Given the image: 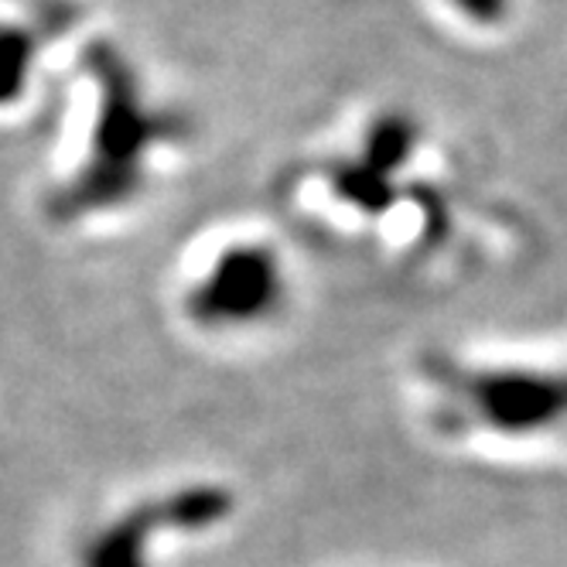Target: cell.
I'll return each mask as SVG.
<instances>
[{"label":"cell","instance_id":"2","mask_svg":"<svg viewBox=\"0 0 567 567\" xmlns=\"http://www.w3.org/2000/svg\"><path fill=\"white\" fill-rule=\"evenodd\" d=\"M239 485L216 472H182L137 485L79 530L65 567H178L236 530Z\"/></svg>","mask_w":567,"mask_h":567},{"label":"cell","instance_id":"3","mask_svg":"<svg viewBox=\"0 0 567 567\" xmlns=\"http://www.w3.org/2000/svg\"><path fill=\"white\" fill-rule=\"evenodd\" d=\"M96 75V131L90 154L59 195L62 219H93L131 209L147 192L154 161L188 134V120L147 96L131 62L113 49L93 55Z\"/></svg>","mask_w":567,"mask_h":567},{"label":"cell","instance_id":"4","mask_svg":"<svg viewBox=\"0 0 567 567\" xmlns=\"http://www.w3.org/2000/svg\"><path fill=\"white\" fill-rule=\"evenodd\" d=\"M291 260L267 236H233L202 257L178 288V318L206 342H257L295 311Z\"/></svg>","mask_w":567,"mask_h":567},{"label":"cell","instance_id":"5","mask_svg":"<svg viewBox=\"0 0 567 567\" xmlns=\"http://www.w3.org/2000/svg\"><path fill=\"white\" fill-rule=\"evenodd\" d=\"M449 11L482 31H496L503 24H509L513 11H516V0H444Z\"/></svg>","mask_w":567,"mask_h":567},{"label":"cell","instance_id":"1","mask_svg":"<svg viewBox=\"0 0 567 567\" xmlns=\"http://www.w3.org/2000/svg\"><path fill=\"white\" fill-rule=\"evenodd\" d=\"M431 437L496 462H567V352L431 349L411 373Z\"/></svg>","mask_w":567,"mask_h":567}]
</instances>
